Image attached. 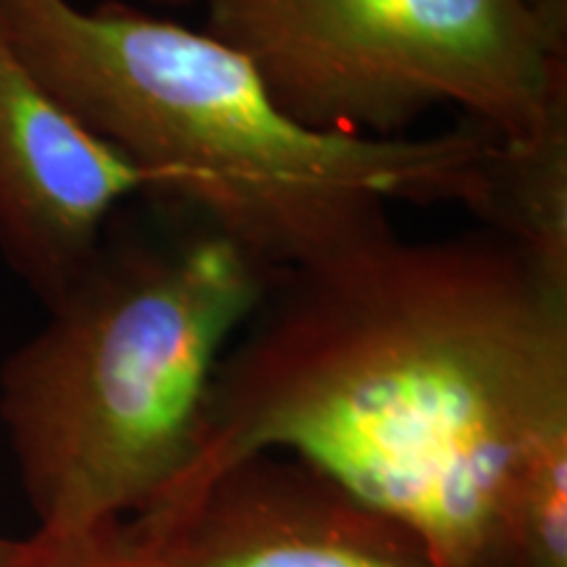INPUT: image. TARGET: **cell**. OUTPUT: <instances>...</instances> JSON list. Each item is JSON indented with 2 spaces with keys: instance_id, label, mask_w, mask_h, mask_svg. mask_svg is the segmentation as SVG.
I'll list each match as a JSON object with an SVG mask.
<instances>
[{
  "instance_id": "cell-1",
  "label": "cell",
  "mask_w": 567,
  "mask_h": 567,
  "mask_svg": "<svg viewBox=\"0 0 567 567\" xmlns=\"http://www.w3.org/2000/svg\"><path fill=\"white\" fill-rule=\"evenodd\" d=\"M243 331L151 515L284 452L415 528L439 567H509L517 481L567 439V274L494 226L392 229L276 274Z\"/></svg>"
},
{
  "instance_id": "cell-2",
  "label": "cell",
  "mask_w": 567,
  "mask_h": 567,
  "mask_svg": "<svg viewBox=\"0 0 567 567\" xmlns=\"http://www.w3.org/2000/svg\"><path fill=\"white\" fill-rule=\"evenodd\" d=\"M30 66L147 179L271 274L392 231V205L488 216L502 145L478 126L368 140L295 122L245 53L105 0H0Z\"/></svg>"
},
{
  "instance_id": "cell-3",
  "label": "cell",
  "mask_w": 567,
  "mask_h": 567,
  "mask_svg": "<svg viewBox=\"0 0 567 567\" xmlns=\"http://www.w3.org/2000/svg\"><path fill=\"white\" fill-rule=\"evenodd\" d=\"M276 274L210 229L113 237L0 368L42 534L145 517L193 465L205 396Z\"/></svg>"
},
{
  "instance_id": "cell-4",
  "label": "cell",
  "mask_w": 567,
  "mask_h": 567,
  "mask_svg": "<svg viewBox=\"0 0 567 567\" xmlns=\"http://www.w3.org/2000/svg\"><path fill=\"white\" fill-rule=\"evenodd\" d=\"M208 32L316 132L396 140L439 109L507 147L567 126V45L530 0H210Z\"/></svg>"
},
{
  "instance_id": "cell-5",
  "label": "cell",
  "mask_w": 567,
  "mask_h": 567,
  "mask_svg": "<svg viewBox=\"0 0 567 567\" xmlns=\"http://www.w3.org/2000/svg\"><path fill=\"white\" fill-rule=\"evenodd\" d=\"M147 179L42 82L0 17V258L53 305L101 255Z\"/></svg>"
},
{
  "instance_id": "cell-6",
  "label": "cell",
  "mask_w": 567,
  "mask_h": 567,
  "mask_svg": "<svg viewBox=\"0 0 567 567\" xmlns=\"http://www.w3.org/2000/svg\"><path fill=\"white\" fill-rule=\"evenodd\" d=\"M132 523L166 567H439L415 528L284 452L239 460Z\"/></svg>"
},
{
  "instance_id": "cell-7",
  "label": "cell",
  "mask_w": 567,
  "mask_h": 567,
  "mask_svg": "<svg viewBox=\"0 0 567 567\" xmlns=\"http://www.w3.org/2000/svg\"><path fill=\"white\" fill-rule=\"evenodd\" d=\"M19 567H166V563L132 520H118L74 534L34 530L24 538Z\"/></svg>"
},
{
  "instance_id": "cell-8",
  "label": "cell",
  "mask_w": 567,
  "mask_h": 567,
  "mask_svg": "<svg viewBox=\"0 0 567 567\" xmlns=\"http://www.w3.org/2000/svg\"><path fill=\"white\" fill-rule=\"evenodd\" d=\"M549 34L567 45V0H530Z\"/></svg>"
},
{
  "instance_id": "cell-9",
  "label": "cell",
  "mask_w": 567,
  "mask_h": 567,
  "mask_svg": "<svg viewBox=\"0 0 567 567\" xmlns=\"http://www.w3.org/2000/svg\"><path fill=\"white\" fill-rule=\"evenodd\" d=\"M21 551H24V538H9L0 534V567H19Z\"/></svg>"
},
{
  "instance_id": "cell-10",
  "label": "cell",
  "mask_w": 567,
  "mask_h": 567,
  "mask_svg": "<svg viewBox=\"0 0 567 567\" xmlns=\"http://www.w3.org/2000/svg\"><path fill=\"white\" fill-rule=\"evenodd\" d=\"M142 3L168 6V9H179V6H195V3H205V6H208L210 0H142Z\"/></svg>"
}]
</instances>
